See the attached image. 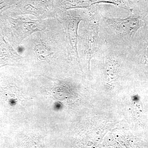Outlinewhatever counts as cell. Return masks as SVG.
I'll return each instance as SVG.
<instances>
[{
  "label": "cell",
  "mask_w": 148,
  "mask_h": 148,
  "mask_svg": "<svg viewBox=\"0 0 148 148\" xmlns=\"http://www.w3.org/2000/svg\"><path fill=\"white\" fill-rule=\"evenodd\" d=\"M100 36L111 45L128 49L136 33L148 21V7L135 4L132 13L123 18L110 17L99 11Z\"/></svg>",
  "instance_id": "1"
},
{
  "label": "cell",
  "mask_w": 148,
  "mask_h": 148,
  "mask_svg": "<svg viewBox=\"0 0 148 148\" xmlns=\"http://www.w3.org/2000/svg\"><path fill=\"white\" fill-rule=\"evenodd\" d=\"M100 9L98 5H96L87 10L89 17L87 20L82 21L79 28L78 51L89 71L90 60L98 51L103 42L99 33Z\"/></svg>",
  "instance_id": "2"
},
{
  "label": "cell",
  "mask_w": 148,
  "mask_h": 148,
  "mask_svg": "<svg viewBox=\"0 0 148 148\" xmlns=\"http://www.w3.org/2000/svg\"><path fill=\"white\" fill-rule=\"evenodd\" d=\"M56 18L64 28L69 59L81 67L77 48L79 28L82 21L88 18L89 12L87 10L84 9L62 10L56 8Z\"/></svg>",
  "instance_id": "3"
},
{
  "label": "cell",
  "mask_w": 148,
  "mask_h": 148,
  "mask_svg": "<svg viewBox=\"0 0 148 148\" xmlns=\"http://www.w3.org/2000/svg\"><path fill=\"white\" fill-rule=\"evenodd\" d=\"M49 18L33 19L29 16H18L17 18H8L10 39L12 44L21 45L26 38L35 32L45 30L47 27Z\"/></svg>",
  "instance_id": "4"
},
{
  "label": "cell",
  "mask_w": 148,
  "mask_h": 148,
  "mask_svg": "<svg viewBox=\"0 0 148 148\" xmlns=\"http://www.w3.org/2000/svg\"><path fill=\"white\" fill-rule=\"evenodd\" d=\"M13 7L12 15L29 14L38 19L56 16L54 0H18Z\"/></svg>",
  "instance_id": "5"
},
{
  "label": "cell",
  "mask_w": 148,
  "mask_h": 148,
  "mask_svg": "<svg viewBox=\"0 0 148 148\" xmlns=\"http://www.w3.org/2000/svg\"><path fill=\"white\" fill-rule=\"evenodd\" d=\"M127 55L138 60L142 69L148 73V21L136 33Z\"/></svg>",
  "instance_id": "6"
},
{
  "label": "cell",
  "mask_w": 148,
  "mask_h": 148,
  "mask_svg": "<svg viewBox=\"0 0 148 148\" xmlns=\"http://www.w3.org/2000/svg\"><path fill=\"white\" fill-rule=\"evenodd\" d=\"M68 3L72 9H84L88 10L99 4L107 3L113 5L132 12L133 10L134 3L131 0H68Z\"/></svg>",
  "instance_id": "7"
},
{
  "label": "cell",
  "mask_w": 148,
  "mask_h": 148,
  "mask_svg": "<svg viewBox=\"0 0 148 148\" xmlns=\"http://www.w3.org/2000/svg\"><path fill=\"white\" fill-rule=\"evenodd\" d=\"M61 103H55V106H54V108L55 110H58L61 108Z\"/></svg>",
  "instance_id": "8"
},
{
  "label": "cell",
  "mask_w": 148,
  "mask_h": 148,
  "mask_svg": "<svg viewBox=\"0 0 148 148\" xmlns=\"http://www.w3.org/2000/svg\"><path fill=\"white\" fill-rule=\"evenodd\" d=\"M10 102H11V104H14V103H15V101H10Z\"/></svg>",
  "instance_id": "9"
}]
</instances>
